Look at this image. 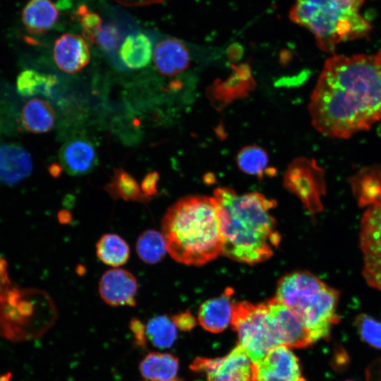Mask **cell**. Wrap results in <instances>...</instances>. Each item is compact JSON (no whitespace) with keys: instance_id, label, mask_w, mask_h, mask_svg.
<instances>
[{"instance_id":"10","label":"cell","mask_w":381,"mask_h":381,"mask_svg":"<svg viewBox=\"0 0 381 381\" xmlns=\"http://www.w3.org/2000/svg\"><path fill=\"white\" fill-rule=\"evenodd\" d=\"M205 375V381H253V363L241 346L220 358H198L190 366Z\"/></svg>"},{"instance_id":"39","label":"cell","mask_w":381,"mask_h":381,"mask_svg":"<svg viewBox=\"0 0 381 381\" xmlns=\"http://www.w3.org/2000/svg\"><path fill=\"white\" fill-rule=\"evenodd\" d=\"M171 381H181V380H178L177 378H176L175 380H171Z\"/></svg>"},{"instance_id":"35","label":"cell","mask_w":381,"mask_h":381,"mask_svg":"<svg viewBox=\"0 0 381 381\" xmlns=\"http://www.w3.org/2000/svg\"><path fill=\"white\" fill-rule=\"evenodd\" d=\"M10 286L11 282L8 277V265L6 261L0 257V292Z\"/></svg>"},{"instance_id":"19","label":"cell","mask_w":381,"mask_h":381,"mask_svg":"<svg viewBox=\"0 0 381 381\" xmlns=\"http://www.w3.org/2000/svg\"><path fill=\"white\" fill-rule=\"evenodd\" d=\"M349 182L360 206L368 207L381 198V167L361 169Z\"/></svg>"},{"instance_id":"21","label":"cell","mask_w":381,"mask_h":381,"mask_svg":"<svg viewBox=\"0 0 381 381\" xmlns=\"http://www.w3.org/2000/svg\"><path fill=\"white\" fill-rule=\"evenodd\" d=\"M20 121L23 128L29 132L46 133L50 131L54 124V111L47 101L33 98L23 107Z\"/></svg>"},{"instance_id":"17","label":"cell","mask_w":381,"mask_h":381,"mask_svg":"<svg viewBox=\"0 0 381 381\" xmlns=\"http://www.w3.org/2000/svg\"><path fill=\"white\" fill-rule=\"evenodd\" d=\"M59 159L62 167L71 176L87 174L97 164V155L93 145L83 138L66 143L61 148Z\"/></svg>"},{"instance_id":"6","label":"cell","mask_w":381,"mask_h":381,"mask_svg":"<svg viewBox=\"0 0 381 381\" xmlns=\"http://www.w3.org/2000/svg\"><path fill=\"white\" fill-rule=\"evenodd\" d=\"M231 325L237 333L238 345L253 363H258L270 350L282 345L274 320L265 301L234 302Z\"/></svg>"},{"instance_id":"22","label":"cell","mask_w":381,"mask_h":381,"mask_svg":"<svg viewBox=\"0 0 381 381\" xmlns=\"http://www.w3.org/2000/svg\"><path fill=\"white\" fill-rule=\"evenodd\" d=\"M119 56L129 68L138 69L146 66L152 57L150 39L143 32L128 35L121 44Z\"/></svg>"},{"instance_id":"24","label":"cell","mask_w":381,"mask_h":381,"mask_svg":"<svg viewBox=\"0 0 381 381\" xmlns=\"http://www.w3.org/2000/svg\"><path fill=\"white\" fill-rule=\"evenodd\" d=\"M96 255L104 264L119 267L127 262L130 257V247L121 236L105 234L96 243Z\"/></svg>"},{"instance_id":"29","label":"cell","mask_w":381,"mask_h":381,"mask_svg":"<svg viewBox=\"0 0 381 381\" xmlns=\"http://www.w3.org/2000/svg\"><path fill=\"white\" fill-rule=\"evenodd\" d=\"M360 339L371 347L381 349V321L365 314L358 315L353 322Z\"/></svg>"},{"instance_id":"31","label":"cell","mask_w":381,"mask_h":381,"mask_svg":"<svg viewBox=\"0 0 381 381\" xmlns=\"http://www.w3.org/2000/svg\"><path fill=\"white\" fill-rule=\"evenodd\" d=\"M121 40V34L113 25L102 27L99 32L95 42L106 52H113L117 49Z\"/></svg>"},{"instance_id":"25","label":"cell","mask_w":381,"mask_h":381,"mask_svg":"<svg viewBox=\"0 0 381 381\" xmlns=\"http://www.w3.org/2000/svg\"><path fill=\"white\" fill-rule=\"evenodd\" d=\"M57 83L53 75L42 73L32 69L23 71L17 78L16 88L23 97L35 95L49 97Z\"/></svg>"},{"instance_id":"3","label":"cell","mask_w":381,"mask_h":381,"mask_svg":"<svg viewBox=\"0 0 381 381\" xmlns=\"http://www.w3.org/2000/svg\"><path fill=\"white\" fill-rule=\"evenodd\" d=\"M161 232L167 251L176 262L205 265L222 254V238L214 197L187 195L164 214Z\"/></svg>"},{"instance_id":"4","label":"cell","mask_w":381,"mask_h":381,"mask_svg":"<svg viewBox=\"0 0 381 381\" xmlns=\"http://www.w3.org/2000/svg\"><path fill=\"white\" fill-rule=\"evenodd\" d=\"M274 298L301 319L313 340L327 339L340 318L337 313L339 292L307 270L282 277Z\"/></svg>"},{"instance_id":"28","label":"cell","mask_w":381,"mask_h":381,"mask_svg":"<svg viewBox=\"0 0 381 381\" xmlns=\"http://www.w3.org/2000/svg\"><path fill=\"white\" fill-rule=\"evenodd\" d=\"M269 158L267 152L255 145L241 148L236 155V164L240 170L246 174L262 178L267 174Z\"/></svg>"},{"instance_id":"13","label":"cell","mask_w":381,"mask_h":381,"mask_svg":"<svg viewBox=\"0 0 381 381\" xmlns=\"http://www.w3.org/2000/svg\"><path fill=\"white\" fill-rule=\"evenodd\" d=\"M138 280L131 272L119 267L107 270L99 282L102 300L111 306L136 305Z\"/></svg>"},{"instance_id":"23","label":"cell","mask_w":381,"mask_h":381,"mask_svg":"<svg viewBox=\"0 0 381 381\" xmlns=\"http://www.w3.org/2000/svg\"><path fill=\"white\" fill-rule=\"evenodd\" d=\"M104 190L116 200L146 203L152 200L143 194L135 178L122 168L114 169Z\"/></svg>"},{"instance_id":"14","label":"cell","mask_w":381,"mask_h":381,"mask_svg":"<svg viewBox=\"0 0 381 381\" xmlns=\"http://www.w3.org/2000/svg\"><path fill=\"white\" fill-rule=\"evenodd\" d=\"M53 54L58 68L67 73L78 72L90 59V50L86 40L73 33H64L55 41Z\"/></svg>"},{"instance_id":"5","label":"cell","mask_w":381,"mask_h":381,"mask_svg":"<svg viewBox=\"0 0 381 381\" xmlns=\"http://www.w3.org/2000/svg\"><path fill=\"white\" fill-rule=\"evenodd\" d=\"M363 0H296L291 20L315 36L318 47L334 53L341 42L368 35L371 27L360 13Z\"/></svg>"},{"instance_id":"27","label":"cell","mask_w":381,"mask_h":381,"mask_svg":"<svg viewBox=\"0 0 381 381\" xmlns=\"http://www.w3.org/2000/svg\"><path fill=\"white\" fill-rule=\"evenodd\" d=\"M177 329L171 318L157 315L151 318L145 326L146 337L159 349L171 347L177 338Z\"/></svg>"},{"instance_id":"11","label":"cell","mask_w":381,"mask_h":381,"mask_svg":"<svg viewBox=\"0 0 381 381\" xmlns=\"http://www.w3.org/2000/svg\"><path fill=\"white\" fill-rule=\"evenodd\" d=\"M253 381H307L297 356L290 348L277 346L253 363Z\"/></svg>"},{"instance_id":"30","label":"cell","mask_w":381,"mask_h":381,"mask_svg":"<svg viewBox=\"0 0 381 381\" xmlns=\"http://www.w3.org/2000/svg\"><path fill=\"white\" fill-rule=\"evenodd\" d=\"M77 15L85 40L95 42L96 37L102 28L100 16L81 5L78 8Z\"/></svg>"},{"instance_id":"18","label":"cell","mask_w":381,"mask_h":381,"mask_svg":"<svg viewBox=\"0 0 381 381\" xmlns=\"http://www.w3.org/2000/svg\"><path fill=\"white\" fill-rule=\"evenodd\" d=\"M59 16L52 0H29L23 9L22 20L30 33L42 35L53 28Z\"/></svg>"},{"instance_id":"40","label":"cell","mask_w":381,"mask_h":381,"mask_svg":"<svg viewBox=\"0 0 381 381\" xmlns=\"http://www.w3.org/2000/svg\"><path fill=\"white\" fill-rule=\"evenodd\" d=\"M344 381H355V380H344Z\"/></svg>"},{"instance_id":"20","label":"cell","mask_w":381,"mask_h":381,"mask_svg":"<svg viewBox=\"0 0 381 381\" xmlns=\"http://www.w3.org/2000/svg\"><path fill=\"white\" fill-rule=\"evenodd\" d=\"M179 368V358L169 353L150 352L139 364L141 375L148 381L175 380Z\"/></svg>"},{"instance_id":"26","label":"cell","mask_w":381,"mask_h":381,"mask_svg":"<svg viewBox=\"0 0 381 381\" xmlns=\"http://www.w3.org/2000/svg\"><path fill=\"white\" fill-rule=\"evenodd\" d=\"M135 250L139 258L149 265L160 262L168 253L162 232L153 229H146L139 235Z\"/></svg>"},{"instance_id":"1","label":"cell","mask_w":381,"mask_h":381,"mask_svg":"<svg viewBox=\"0 0 381 381\" xmlns=\"http://www.w3.org/2000/svg\"><path fill=\"white\" fill-rule=\"evenodd\" d=\"M308 110L313 127L327 137L347 139L369 130L381 119V50L327 59Z\"/></svg>"},{"instance_id":"38","label":"cell","mask_w":381,"mask_h":381,"mask_svg":"<svg viewBox=\"0 0 381 381\" xmlns=\"http://www.w3.org/2000/svg\"><path fill=\"white\" fill-rule=\"evenodd\" d=\"M11 373H6L5 375L0 376V381H11Z\"/></svg>"},{"instance_id":"16","label":"cell","mask_w":381,"mask_h":381,"mask_svg":"<svg viewBox=\"0 0 381 381\" xmlns=\"http://www.w3.org/2000/svg\"><path fill=\"white\" fill-rule=\"evenodd\" d=\"M234 290L227 287L219 296L203 302L198 309V321L206 330L219 333L231 322Z\"/></svg>"},{"instance_id":"36","label":"cell","mask_w":381,"mask_h":381,"mask_svg":"<svg viewBox=\"0 0 381 381\" xmlns=\"http://www.w3.org/2000/svg\"><path fill=\"white\" fill-rule=\"evenodd\" d=\"M58 219L61 224H66L71 222L72 216L69 211L62 210L58 212Z\"/></svg>"},{"instance_id":"37","label":"cell","mask_w":381,"mask_h":381,"mask_svg":"<svg viewBox=\"0 0 381 381\" xmlns=\"http://www.w3.org/2000/svg\"><path fill=\"white\" fill-rule=\"evenodd\" d=\"M62 168V167L58 164H53L50 168V172L54 176H58L60 174Z\"/></svg>"},{"instance_id":"15","label":"cell","mask_w":381,"mask_h":381,"mask_svg":"<svg viewBox=\"0 0 381 381\" xmlns=\"http://www.w3.org/2000/svg\"><path fill=\"white\" fill-rule=\"evenodd\" d=\"M33 164L30 153L14 143H0V184L13 186L28 177Z\"/></svg>"},{"instance_id":"8","label":"cell","mask_w":381,"mask_h":381,"mask_svg":"<svg viewBox=\"0 0 381 381\" xmlns=\"http://www.w3.org/2000/svg\"><path fill=\"white\" fill-rule=\"evenodd\" d=\"M359 247L363 254L364 280L370 287L381 291V198L363 213Z\"/></svg>"},{"instance_id":"33","label":"cell","mask_w":381,"mask_h":381,"mask_svg":"<svg viewBox=\"0 0 381 381\" xmlns=\"http://www.w3.org/2000/svg\"><path fill=\"white\" fill-rule=\"evenodd\" d=\"M171 319L178 329L182 331L191 330L196 325V320L189 310L174 315Z\"/></svg>"},{"instance_id":"2","label":"cell","mask_w":381,"mask_h":381,"mask_svg":"<svg viewBox=\"0 0 381 381\" xmlns=\"http://www.w3.org/2000/svg\"><path fill=\"white\" fill-rule=\"evenodd\" d=\"M218 212L224 256L250 265L270 259L281 241L270 210L274 200L257 193H237L218 188L213 195Z\"/></svg>"},{"instance_id":"9","label":"cell","mask_w":381,"mask_h":381,"mask_svg":"<svg viewBox=\"0 0 381 381\" xmlns=\"http://www.w3.org/2000/svg\"><path fill=\"white\" fill-rule=\"evenodd\" d=\"M153 58L157 71L172 78L187 90L193 91L197 82L196 67L188 47L181 40L167 37L156 45Z\"/></svg>"},{"instance_id":"32","label":"cell","mask_w":381,"mask_h":381,"mask_svg":"<svg viewBox=\"0 0 381 381\" xmlns=\"http://www.w3.org/2000/svg\"><path fill=\"white\" fill-rule=\"evenodd\" d=\"M159 176L157 171L148 172L143 179L140 184V188L145 195L152 198L158 193L157 183Z\"/></svg>"},{"instance_id":"7","label":"cell","mask_w":381,"mask_h":381,"mask_svg":"<svg viewBox=\"0 0 381 381\" xmlns=\"http://www.w3.org/2000/svg\"><path fill=\"white\" fill-rule=\"evenodd\" d=\"M284 184L301 200L312 215L322 210L321 197L325 190V171L315 160L304 157L294 159L285 171Z\"/></svg>"},{"instance_id":"34","label":"cell","mask_w":381,"mask_h":381,"mask_svg":"<svg viewBox=\"0 0 381 381\" xmlns=\"http://www.w3.org/2000/svg\"><path fill=\"white\" fill-rule=\"evenodd\" d=\"M129 325L137 344L140 346H145L147 341L145 325L135 318H133Z\"/></svg>"},{"instance_id":"12","label":"cell","mask_w":381,"mask_h":381,"mask_svg":"<svg viewBox=\"0 0 381 381\" xmlns=\"http://www.w3.org/2000/svg\"><path fill=\"white\" fill-rule=\"evenodd\" d=\"M265 302L274 320L282 346L306 348L314 343L301 318L293 310L274 297Z\"/></svg>"}]
</instances>
